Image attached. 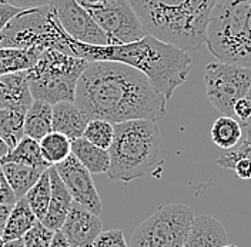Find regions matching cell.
Masks as SVG:
<instances>
[{
  "label": "cell",
  "instance_id": "1",
  "mask_svg": "<svg viewBox=\"0 0 251 247\" xmlns=\"http://www.w3.org/2000/svg\"><path fill=\"white\" fill-rule=\"evenodd\" d=\"M76 105L90 119L117 124L164 117L167 99L140 70L119 62H90L76 89Z\"/></svg>",
  "mask_w": 251,
  "mask_h": 247
},
{
  "label": "cell",
  "instance_id": "2",
  "mask_svg": "<svg viewBox=\"0 0 251 247\" xmlns=\"http://www.w3.org/2000/svg\"><path fill=\"white\" fill-rule=\"evenodd\" d=\"M63 53L89 62L107 60L128 64L144 73L167 102L172 99L174 90L187 80L191 70V57L186 50L151 34H146L131 43L107 46L80 43L67 34Z\"/></svg>",
  "mask_w": 251,
  "mask_h": 247
},
{
  "label": "cell",
  "instance_id": "3",
  "mask_svg": "<svg viewBox=\"0 0 251 247\" xmlns=\"http://www.w3.org/2000/svg\"><path fill=\"white\" fill-rule=\"evenodd\" d=\"M147 34L183 50L205 43V30L219 0H128Z\"/></svg>",
  "mask_w": 251,
  "mask_h": 247
},
{
  "label": "cell",
  "instance_id": "4",
  "mask_svg": "<svg viewBox=\"0 0 251 247\" xmlns=\"http://www.w3.org/2000/svg\"><path fill=\"white\" fill-rule=\"evenodd\" d=\"M160 130L156 120H128L114 124V137L110 146L111 180L130 183L146 176L158 160Z\"/></svg>",
  "mask_w": 251,
  "mask_h": 247
},
{
  "label": "cell",
  "instance_id": "5",
  "mask_svg": "<svg viewBox=\"0 0 251 247\" xmlns=\"http://www.w3.org/2000/svg\"><path fill=\"white\" fill-rule=\"evenodd\" d=\"M205 45L219 62L251 69V0H219L208 19Z\"/></svg>",
  "mask_w": 251,
  "mask_h": 247
},
{
  "label": "cell",
  "instance_id": "6",
  "mask_svg": "<svg viewBox=\"0 0 251 247\" xmlns=\"http://www.w3.org/2000/svg\"><path fill=\"white\" fill-rule=\"evenodd\" d=\"M89 63L56 49L43 50L36 63L27 69L33 100H45L50 105L75 102L78 79Z\"/></svg>",
  "mask_w": 251,
  "mask_h": 247
},
{
  "label": "cell",
  "instance_id": "7",
  "mask_svg": "<svg viewBox=\"0 0 251 247\" xmlns=\"http://www.w3.org/2000/svg\"><path fill=\"white\" fill-rule=\"evenodd\" d=\"M67 33L63 30L50 4L22 10L0 33V47L56 49L63 52Z\"/></svg>",
  "mask_w": 251,
  "mask_h": 247
},
{
  "label": "cell",
  "instance_id": "8",
  "mask_svg": "<svg viewBox=\"0 0 251 247\" xmlns=\"http://www.w3.org/2000/svg\"><path fill=\"white\" fill-rule=\"evenodd\" d=\"M194 219L190 206L180 203L161 206L137 226L128 247H183Z\"/></svg>",
  "mask_w": 251,
  "mask_h": 247
},
{
  "label": "cell",
  "instance_id": "9",
  "mask_svg": "<svg viewBox=\"0 0 251 247\" xmlns=\"http://www.w3.org/2000/svg\"><path fill=\"white\" fill-rule=\"evenodd\" d=\"M204 86L208 102L223 116L233 117V108L247 96L251 86V69L230 63H208L204 70Z\"/></svg>",
  "mask_w": 251,
  "mask_h": 247
},
{
  "label": "cell",
  "instance_id": "10",
  "mask_svg": "<svg viewBox=\"0 0 251 247\" xmlns=\"http://www.w3.org/2000/svg\"><path fill=\"white\" fill-rule=\"evenodd\" d=\"M100 29L106 33L109 45H126L143 39L147 31L128 0H109L83 6Z\"/></svg>",
  "mask_w": 251,
  "mask_h": 247
},
{
  "label": "cell",
  "instance_id": "11",
  "mask_svg": "<svg viewBox=\"0 0 251 247\" xmlns=\"http://www.w3.org/2000/svg\"><path fill=\"white\" fill-rule=\"evenodd\" d=\"M50 6L63 30L72 39L94 46L109 45L106 33L77 0H51Z\"/></svg>",
  "mask_w": 251,
  "mask_h": 247
},
{
  "label": "cell",
  "instance_id": "12",
  "mask_svg": "<svg viewBox=\"0 0 251 247\" xmlns=\"http://www.w3.org/2000/svg\"><path fill=\"white\" fill-rule=\"evenodd\" d=\"M63 183L66 185L75 203L84 207L86 210L100 216L103 204L99 192L94 186L92 173L86 169L75 156L69 155L63 162L54 165Z\"/></svg>",
  "mask_w": 251,
  "mask_h": 247
},
{
  "label": "cell",
  "instance_id": "13",
  "mask_svg": "<svg viewBox=\"0 0 251 247\" xmlns=\"http://www.w3.org/2000/svg\"><path fill=\"white\" fill-rule=\"evenodd\" d=\"M60 232L70 247H92L97 236L103 232V223L100 216L73 201Z\"/></svg>",
  "mask_w": 251,
  "mask_h": 247
},
{
  "label": "cell",
  "instance_id": "14",
  "mask_svg": "<svg viewBox=\"0 0 251 247\" xmlns=\"http://www.w3.org/2000/svg\"><path fill=\"white\" fill-rule=\"evenodd\" d=\"M49 176H50V201H49L46 216L42 220V223L46 227L51 229L53 232H56L62 229L63 223L72 209L73 199L54 166L49 167Z\"/></svg>",
  "mask_w": 251,
  "mask_h": 247
},
{
  "label": "cell",
  "instance_id": "15",
  "mask_svg": "<svg viewBox=\"0 0 251 247\" xmlns=\"http://www.w3.org/2000/svg\"><path fill=\"white\" fill-rule=\"evenodd\" d=\"M33 103L27 70L0 76V109L27 111Z\"/></svg>",
  "mask_w": 251,
  "mask_h": 247
},
{
  "label": "cell",
  "instance_id": "16",
  "mask_svg": "<svg viewBox=\"0 0 251 247\" xmlns=\"http://www.w3.org/2000/svg\"><path fill=\"white\" fill-rule=\"evenodd\" d=\"M90 117L78 108L76 102H60L53 105V132L62 133L70 140L83 137V132Z\"/></svg>",
  "mask_w": 251,
  "mask_h": 247
},
{
  "label": "cell",
  "instance_id": "17",
  "mask_svg": "<svg viewBox=\"0 0 251 247\" xmlns=\"http://www.w3.org/2000/svg\"><path fill=\"white\" fill-rule=\"evenodd\" d=\"M228 243V234L217 219L196 216L187 242L183 247H220Z\"/></svg>",
  "mask_w": 251,
  "mask_h": 247
},
{
  "label": "cell",
  "instance_id": "18",
  "mask_svg": "<svg viewBox=\"0 0 251 247\" xmlns=\"http://www.w3.org/2000/svg\"><path fill=\"white\" fill-rule=\"evenodd\" d=\"M4 171V176L15 192L16 199H22L26 196V193L34 186V183L40 179V176L47 169H40L23 163H15V162H0Z\"/></svg>",
  "mask_w": 251,
  "mask_h": 247
},
{
  "label": "cell",
  "instance_id": "19",
  "mask_svg": "<svg viewBox=\"0 0 251 247\" xmlns=\"http://www.w3.org/2000/svg\"><path fill=\"white\" fill-rule=\"evenodd\" d=\"M39 219L33 213L31 207L26 200V197H22L12 206L10 215L7 217V221L4 224V229L1 233V237L4 242L22 239L26 233L36 224Z\"/></svg>",
  "mask_w": 251,
  "mask_h": 247
},
{
  "label": "cell",
  "instance_id": "20",
  "mask_svg": "<svg viewBox=\"0 0 251 247\" xmlns=\"http://www.w3.org/2000/svg\"><path fill=\"white\" fill-rule=\"evenodd\" d=\"M72 155L92 174H101L109 171V150L94 146L84 137L72 140Z\"/></svg>",
  "mask_w": 251,
  "mask_h": 247
},
{
  "label": "cell",
  "instance_id": "21",
  "mask_svg": "<svg viewBox=\"0 0 251 247\" xmlns=\"http://www.w3.org/2000/svg\"><path fill=\"white\" fill-rule=\"evenodd\" d=\"M51 119L53 105L45 100H33L25 116V136L40 141L46 135L53 132Z\"/></svg>",
  "mask_w": 251,
  "mask_h": 247
},
{
  "label": "cell",
  "instance_id": "22",
  "mask_svg": "<svg viewBox=\"0 0 251 247\" xmlns=\"http://www.w3.org/2000/svg\"><path fill=\"white\" fill-rule=\"evenodd\" d=\"M42 52V49L0 47V76L30 69Z\"/></svg>",
  "mask_w": 251,
  "mask_h": 247
},
{
  "label": "cell",
  "instance_id": "23",
  "mask_svg": "<svg viewBox=\"0 0 251 247\" xmlns=\"http://www.w3.org/2000/svg\"><path fill=\"white\" fill-rule=\"evenodd\" d=\"M244 127L231 116H220L211 126V140L224 150H231L241 141Z\"/></svg>",
  "mask_w": 251,
  "mask_h": 247
},
{
  "label": "cell",
  "instance_id": "24",
  "mask_svg": "<svg viewBox=\"0 0 251 247\" xmlns=\"http://www.w3.org/2000/svg\"><path fill=\"white\" fill-rule=\"evenodd\" d=\"M0 162L23 163V165H29V166L40 167V169H49L50 167V165L47 163L43 155H42L39 141L30 139L27 136H25L20 140L12 150H9V153L3 159H0Z\"/></svg>",
  "mask_w": 251,
  "mask_h": 247
},
{
  "label": "cell",
  "instance_id": "25",
  "mask_svg": "<svg viewBox=\"0 0 251 247\" xmlns=\"http://www.w3.org/2000/svg\"><path fill=\"white\" fill-rule=\"evenodd\" d=\"M26 111L15 109H0V137L12 150L25 137Z\"/></svg>",
  "mask_w": 251,
  "mask_h": 247
},
{
  "label": "cell",
  "instance_id": "26",
  "mask_svg": "<svg viewBox=\"0 0 251 247\" xmlns=\"http://www.w3.org/2000/svg\"><path fill=\"white\" fill-rule=\"evenodd\" d=\"M39 144L42 155L50 166L60 163L72 153V140L57 132H50Z\"/></svg>",
  "mask_w": 251,
  "mask_h": 247
},
{
  "label": "cell",
  "instance_id": "27",
  "mask_svg": "<svg viewBox=\"0 0 251 247\" xmlns=\"http://www.w3.org/2000/svg\"><path fill=\"white\" fill-rule=\"evenodd\" d=\"M26 200L31 207L33 213L42 221L47 213L49 201H50V176L49 169L40 176V179L34 183L30 190L26 193Z\"/></svg>",
  "mask_w": 251,
  "mask_h": 247
},
{
  "label": "cell",
  "instance_id": "28",
  "mask_svg": "<svg viewBox=\"0 0 251 247\" xmlns=\"http://www.w3.org/2000/svg\"><path fill=\"white\" fill-rule=\"evenodd\" d=\"M83 137L100 149L109 150L114 137V124L103 119H90L83 132Z\"/></svg>",
  "mask_w": 251,
  "mask_h": 247
},
{
  "label": "cell",
  "instance_id": "29",
  "mask_svg": "<svg viewBox=\"0 0 251 247\" xmlns=\"http://www.w3.org/2000/svg\"><path fill=\"white\" fill-rule=\"evenodd\" d=\"M240 157L251 159V133L246 129H244V135H243L241 141L235 146L234 149L226 150V153L220 156L216 163L224 169H233L235 160H238Z\"/></svg>",
  "mask_w": 251,
  "mask_h": 247
},
{
  "label": "cell",
  "instance_id": "30",
  "mask_svg": "<svg viewBox=\"0 0 251 247\" xmlns=\"http://www.w3.org/2000/svg\"><path fill=\"white\" fill-rule=\"evenodd\" d=\"M53 234L54 232L51 229L46 227L40 220H37L36 224L22 239L25 247H50Z\"/></svg>",
  "mask_w": 251,
  "mask_h": 247
},
{
  "label": "cell",
  "instance_id": "31",
  "mask_svg": "<svg viewBox=\"0 0 251 247\" xmlns=\"http://www.w3.org/2000/svg\"><path fill=\"white\" fill-rule=\"evenodd\" d=\"M92 247H128V245L126 242L125 233L120 229H110L100 233Z\"/></svg>",
  "mask_w": 251,
  "mask_h": 247
},
{
  "label": "cell",
  "instance_id": "32",
  "mask_svg": "<svg viewBox=\"0 0 251 247\" xmlns=\"http://www.w3.org/2000/svg\"><path fill=\"white\" fill-rule=\"evenodd\" d=\"M17 199L15 196V192L12 190V187L9 185L6 176H4V171L1 167V163H0V204H4V206H13Z\"/></svg>",
  "mask_w": 251,
  "mask_h": 247
},
{
  "label": "cell",
  "instance_id": "33",
  "mask_svg": "<svg viewBox=\"0 0 251 247\" xmlns=\"http://www.w3.org/2000/svg\"><path fill=\"white\" fill-rule=\"evenodd\" d=\"M251 116V103L247 97L240 99L233 108V117H235L241 124H244Z\"/></svg>",
  "mask_w": 251,
  "mask_h": 247
},
{
  "label": "cell",
  "instance_id": "34",
  "mask_svg": "<svg viewBox=\"0 0 251 247\" xmlns=\"http://www.w3.org/2000/svg\"><path fill=\"white\" fill-rule=\"evenodd\" d=\"M1 3L10 4L13 7H17L20 10H27V9H34V7H42L51 3V0H0Z\"/></svg>",
  "mask_w": 251,
  "mask_h": 247
},
{
  "label": "cell",
  "instance_id": "35",
  "mask_svg": "<svg viewBox=\"0 0 251 247\" xmlns=\"http://www.w3.org/2000/svg\"><path fill=\"white\" fill-rule=\"evenodd\" d=\"M233 170L235 174L243 179V180H250L251 179V159L249 157H240L238 160H235L233 165Z\"/></svg>",
  "mask_w": 251,
  "mask_h": 247
},
{
  "label": "cell",
  "instance_id": "36",
  "mask_svg": "<svg viewBox=\"0 0 251 247\" xmlns=\"http://www.w3.org/2000/svg\"><path fill=\"white\" fill-rule=\"evenodd\" d=\"M22 10L13 7L10 4H6V3H1L0 1V33L3 31V29L7 26V23L15 17L17 13H20Z\"/></svg>",
  "mask_w": 251,
  "mask_h": 247
},
{
  "label": "cell",
  "instance_id": "37",
  "mask_svg": "<svg viewBox=\"0 0 251 247\" xmlns=\"http://www.w3.org/2000/svg\"><path fill=\"white\" fill-rule=\"evenodd\" d=\"M50 247H70L69 242L66 240V237L63 236V233L60 230H56L53 234V239H51V243Z\"/></svg>",
  "mask_w": 251,
  "mask_h": 247
},
{
  "label": "cell",
  "instance_id": "38",
  "mask_svg": "<svg viewBox=\"0 0 251 247\" xmlns=\"http://www.w3.org/2000/svg\"><path fill=\"white\" fill-rule=\"evenodd\" d=\"M10 210H12V206L0 204V234L3 233L4 224H6V221H7V217L10 215Z\"/></svg>",
  "mask_w": 251,
  "mask_h": 247
},
{
  "label": "cell",
  "instance_id": "39",
  "mask_svg": "<svg viewBox=\"0 0 251 247\" xmlns=\"http://www.w3.org/2000/svg\"><path fill=\"white\" fill-rule=\"evenodd\" d=\"M3 247H25V243H23V239H16V240L4 242Z\"/></svg>",
  "mask_w": 251,
  "mask_h": 247
},
{
  "label": "cell",
  "instance_id": "40",
  "mask_svg": "<svg viewBox=\"0 0 251 247\" xmlns=\"http://www.w3.org/2000/svg\"><path fill=\"white\" fill-rule=\"evenodd\" d=\"M9 150H10V149H9V146L4 143V140L0 137V159H3L4 156L7 155V153H9Z\"/></svg>",
  "mask_w": 251,
  "mask_h": 247
},
{
  "label": "cell",
  "instance_id": "41",
  "mask_svg": "<svg viewBox=\"0 0 251 247\" xmlns=\"http://www.w3.org/2000/svg\"><path fill=\"white\" fill-rule=\"evenodd\" d=\"M246 97H247V99L250 100V103H251V86H250V89H249V93H247V96H246ZM243 127H244L246 130H249V132L251 133V116H250V119H249V120H247L246 123L243 124Z\"/></svg>",
  "mask_w": 251,
  "mask_h": 247
},
{
  "label": "cell",
  "instance_id": "42",
  "mask_svg": "<svg viewBox=\"0 0 251 247\" xmlns=\"http://www.w3.org/2000/svg\"><path fill=\"white\" fill-rule=\"evenodd\" d=\"M78 3L81 4V6H84V4H94V3H103V1H109V0H77Z\"/></svg>",
  "mask_w": 251,
  "mask_h": 247
},
{
  "label": "cell",
  "instance_id": "43",
  "mask_svg": "<svg viewBox=\"0 0 251 247\" xmlns=\"http://www.w3.org/2000/svg\"><path fill=\"white\" fill-rule=\"evenodd\" d=\"M220 247H237L235 245H230V243H226V245H223V246Z\"/></svg>",
  "mask_w": 251,
  "mask_h": 247
},
{
  "label": "cell",
  "instance_id": "44",
  "mask_svg": "<svg viewBox=\"0 0 251 247\" xmlns=\"http://www.w3.org/2000/svg\"><path fill=\"white\" fill-rule=\"evenodd\" d=\"M4 245V240H3V237H1V234H0V247H3Z\"/></svg>",
  "mask_w": 251,
  "mask_h": 247
}]
</instances>
